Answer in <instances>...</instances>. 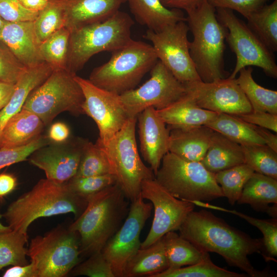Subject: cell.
Listing matches in <instances>:
<instances>
[{"mask_svg":"<svg viewBox=\"0 0 277 277\" xmlns=\"http://www.w3.org/2000/svg\"><path fill=\"white\" fill-rule=\"evenodd\" d=\"M179 234L201 250L222 256L231 266L239 268L251 277L272 276L267 269L258 270L248 256L259 253L266 261L262 239L253 238L227 224L206 210L192 211L179 228Z\"/></svg>","mask_w":277,"mask_h":277,"instance_id":"6da1fadb","label":"cell"},{"mask_svg":"<svg viewBox=\"0 0 277 277\" xmlns=\"http://www.w3.org/2000/svg\"><path fill=\"white\" fill-rule=\"evenodd\" d=\"M128 201L116 183L88 200L84 211L69 226L78 235L81 255L102 251L126 219Z\"/></svg>","mask_w":277,"mask_h":277,"instance_id":"7a4b0ae2","label":"cell"},{"mask_svg":"<svg viewBox=\"0 0 277 277\" xmlns=\"http://www.w3.org/2000/svg\"><path fill=\"white\" fill-rule=\"evenodd\" d=\"M87 203L74 193L67 182L46 178L12 202L3 217L12 230L27 233L30 225L38 218L72 213L76 219Z\"/></svg>","mask_w":277,"mask_h":277,"instance_id":"3957f363","label":"cell"},{"mask_svg":"<svg viewBox=\"0 0 277 277\" xmlns=\"http://www.w3.org/2000/svg\"><path fill=\"white\" fill-rule=\"evenodd\" d=\"M186 13L193 35L190 54L200 79L209 83L226 78L224 53L227 30L217 18L215 8L203 0Z\"/></svg>","mask_w":277,"mask_h":277,"instance_id":"277c9868","label":"cell"},{"mask_svg":"<svg viewBox=\"0 0 277 277\" xmlns=\"http://www.w3.org/2000/svg\"><path fill=\"white\" fill-rule=\"evenodd\" d=\"M134 22L130 15L117 11L108 19L70 32L67 70L76 74L98 53L112 52L127 44Z\"/></svg>","mask_w":277,"mask_h":277,"instance_id":"5b68a950","label":"cell"},{"mask_svg":"<svg viewBox=\"0 0 277 277\" xmlns=\"http://www.w3.org/2000/svg\"><path fill=\"white\" fill-rule=\"evenodd\" d=\"M157 61L152 45L132 39L112 51L108 62L92 70L89 80L99 88L120 95L135 88Z\"/></svg>","mask_w":277,"mask_h":277,"instance_id":"8992f818","label":"cell"},{"mask_svg":"<svg viewBox=\"0 0 277 277\" xmlns=\"http://www.w3.org/2000/svg\"><path fill=\"white\" fill-rule=\"evenodd\" d=\"M137 117H130L124 126L105 144H96L105 153L116 184L131 202L140 195L142 182L155 177L138 153L135 127Z\"/></svg>","mask_w":277,"mask_h":277,"instance_id":"52a82bcc","label":"cell"},{"mask_svg":"<svg viewBox=\"0 0 277 277\" xmlns=\"http://www.w3.org/2000/svg\"><path fill=\"white\" fill-rule=\"evenodd\" d=\"M155 179L182 200L205 202L224 197L214 173L200 162L187 161L170 152L163 157Z\"/></svg>","mask_w":277,"mask_h":277,"instance_id":"ba28073f","label":"cell"},{"mask_svg":"<svg viewBox=\"0 0 277 277\" xmlns=\"http://www.w3.org/2000/svg\"><path fill=\"white\" fill-rule=\"evenodd\" d=\"M27 255L33 264L34 277L65 276L80 261L78 235L69 227L58 226L32 238Z\"/></svg>","mask_w":277,"mask_h":277,"instance_id":"9c48e42d","label":"cell"},{"mask_svg":"<svg viewBox=\"0 0 277 277\" xmlns=\"http://www.w3.org/2000/svg\"><path fill=\"white\" fill-rule=\"evenodd\" d=\"M76 74L66 69H54L47 78L29 95L22 109L37 115L46 126L63 112L84 114V101Z\"/></svg>","mask_w":277,"mask_h":277,"instance_id":"30bf717a","label":"cell"},{"mask_svg":"<svg viewBox=\"0 0 277 277\" xmlns=\"http://www.w3.org/2000/svg\"><path fill=\"white\" fill-rule=\"evenodd\" d=\"M218 20L227 30L226 41L236 55L234 68L228 77L235 78L240 70L251 66L261 68L271 77H277V65L273 54L233 11L216 8Z\"/></svg>","mask_w":277,"mask_h":277,"instance_id":"8fae6325","label":"cell"},{"mask_svg":"<svg viewBox=\"0 0 277 277\" xmlns=\"http://www.w3.org/2000/svg\"><path fill=\"white\" fill-rule=\"evenodd\" d=\"M150 77L142 86L120 95L130 117L148 107L165 108L187 94L185 84L179 81L159 60L150 71Z\"/></svg>","mask_w":277,"mask_h":277,"instance_id":"7c38bea8","label":"cell"},{"mask_svg":"<svg viewBox=\"0 0 277 277\" xmlns=\"http://www.w3.org/2000/svg\"><path fill=\"white\" fill-rule=\"evenodd\" d=\"M186 22H179L157 32L148 29L143 36L152 43L158 60L184 84L202 81L190 56Z\"/></svg>","mask_w":277,"mask_h":277,"instance_id":"4fadbf2b","label":"cell"},{"mask_svg":"<svg viewBox=\"0 0 277 277\" xmlns=\"http://www.w3.org/2000/svg\"><path fill=\"white\" fill-rule=\"evenodd\" d=\"M140 194L154 208L151 228L140 248L149 247L170 231L178 230L195 206L191 202L174 197L155 177L142 182Z\"/></svg>","mask_w":277,"mask_h":277,"instance_id":"5bb4252c","label":"cell"},{"mask_svg":"<svg viewBox=\"0 0 277 277\" xmlns=\"http://www.w3.org/2000/svg\"><path fill=\"white\" fill-rule=\"evenodd\" d=\"M152 209V204L145 202L140 194L131 202L122 226L102 250L111 265L115 277H124L128 262L140 248L141 232Z\"/></svg>","mask_w":277,"mask_h":277,"instance_id":"9a60e30c","label":"cell"},{"mask_svg":"<svg viewBox=\"0 0 277 277\" xmlns=\"http://www.w3.org/2000/svg\"><path fill=\"white\" fill-rule=\"evenodd\" d=\"M75 79L82 88L84 101V114L95 123L99 131L96 142L105 144L111 139L130 118L120 95L99 88L89 80L76 75Z\"/></svg>","mask_w":277,"mask_h":277,"instance_id":"2e32d148","label":"cell"},{"mask_svg":"<svg viewBox=\"0 0 277 277\" xmlns=\"http://www.w3.org/2000/svg\"><path fill=\"white\" fill-rule=\"evenodd\" d=\"M185 85L187 94L202 108L233 115L252 111L235 78H224L209 83L197 81Z\"/></svg>","mask_w":277,"mask_h":277,"instance_id":"e0dca14e","label":"cell"},{"mask_svg":"<svg viewBox=\"0 0 277 277\" xmlns=\"http://www.w3.org/2000/svg\"><path fill=\"white\" fill-rule=\"evenodd\" d=\"M47 146V145H46ZM41 148L29 157L30 163L43 170L46 178L64 183L76 174L82 154V142L63 143Z\"/></svg>","mask_w":277,"mask_h":277,"instance_id":"ac0fdd59","label":"cell"},{"mask_svg":"<svg viewBox=\"0 0 277 277\" xmlns=\"http://www.w3.org/2000/svg\"><path fill=\"white\" fill-rule=\"evenodd\" d=\"M137 120L140 151L155 175L163 157L169 152V129L153 107L140 113Z\"/></svg>","mask_w":277,"mask_h":277,"instance_id":"d6986e66","label":"cell"},{"mask_svg":"<svg viewBox=\"0 0 277 277\" xmlns=\"http://www.w3.org/2000/svg\"><path fill=\"white\" fill-rule=\"evenodd\" d=\"M0 40L26 68L45 62L40 54L39 43L32 21H5L0 29Z\"/></svg>","mask_w":277,"mask_h":277,"instance_id":"ffe728a7","label":"cell"},{"mask_svg":"<svg viewBox=\"0 0 277 277\" xmlns=\"http://www.w3.org/2000/svg\"><path fill=\"white\" fill-rule=\"evenodd\" d=\"M64 27L70 32L104 21L119 10L126 0H60Z\"/></svg>","mask_w":277,"mask_h":277,"instance_id":"44dd1931","label":"cell"},{"mask_svg":"<svg viewBox=\"0 0 277 277\" xmlns=\"http://www.w3.org/2000/svg\"><path fill=\"white\" fill-rule=\"evenodd\" d=\"M214 131L205 126L169 129V152L191 162H201Z\"/></svg>","mask_w":277,"mask_h":277,"instance_id":"7402d4cb","label":"cell"},{"mask_svg":"<svg viewBox=\"0 0 277 277\" xmlns=\"http://www.w3.org/2000/svg\"><path fill=\"white\" fill-rule=\"evenodd\" d=\"M239 204H248L254 210L276 219L277 179L254 172L245 183Z\"/></svg>","mask_w":277,"mask_h":277,"instance_id":"603a6c76","label":"cell"},{"mask_svg":"<svg viewBox=\"0 0 277 277\" xmlns=\"http://www.w3.org/2000/svg\"><path fill=\"white\" fill-rule=\"evenodd\" d=\"M45 126L34 113L22 109L9 118L0 134V148L25 146L41 136Z\"/></svg>","mask_w":277,"mask_h":277,"instance_id":"cb8c5ba5","label":"cell"},{"mask_svg":"<svg viewBox=\"0 0 277 277\" xmlns=\"http://www.w3.org/2000/svg\"><path fill=\"white\" fill-rule=\"evenodd\" d=\"M156 110L169 129L205 125L217 114L198 106L187 93L170 106Z\"/></svg>","mask_w":277,"mask_h":277,"instance_id":"d4e9b609","label":"cell"},{"mask_svg":"<svg viewBox=\"0 0 277 277\" xmlns=\"http://www.w3.org/2000/svg\"><path fill=\"white\" fill-rule=\"evenodd\" d=\"M53 70L46 62L26 68L15 84L9 101L0 111V134L8 120L21 110L30 93L43 83Z\"/></svg>","mask_w":277,"mask_h":277,"instance_id":"484cf974","label":"cell"},{"mask_svg":"<svg viewBox=\"0 0 277 277\" xmlns=\"http://www.w3.org/2000/svg\"><path fill=\"white\" fill-rule=\"evenodd\" d=\"M136 21L154 32L180 21H186L181 10L169 9L161 0H126Z\"/></svg>","mask_w":277,"mask_h":277,"instance_id":"4316f807","label":"cell"},{"mask_svg":"<svg viewBox=\"0 0 277 277\" xmlns=\"http://www.w3.org/2000/svg\"><path fill=\"white\" fill-rule=\"evenodd\" d=\"M201 163L213 173L244 164L242 146L214 131L208 150Z\"/></svg>","mask_w":277,"mask_h":277,"instance_id":"83f0119b","label":"cell"},{"mask_svg":"<svg viewBox=\"0 0 277 277\" xmlns=\"http://www.w3.org/2000/svg\"><path fill=\"white\" fill-rule=\"evenodd\" d=\"M168 268L162 238L148 247L140 248L128 262L124 277H140L154 275Z\"/></svg>","mask_w":277,"mask_h":277,"instance_id":"f1b7e54d","label":"cell"},{"mask_svg":"<svg viewBox=\"0 0 277 277\" xmlns=\"http://www.w3.org/2000/svg\"><path fill=\"white\" fill-rule=\"evenodd\" d=\"M168 263L167 269H175L198 263L209 258L204 251L175 231H170L163 237Z\"/></svg>","mask_w":277,"mask_h":277,"instance_id":"f546056e","label":"cell"},{"mask_svg":"<svg viewBox=\"0 0 277 277\" xmlns=\"http://www.w3.org/2000/svg\"><path fill=\"white\" fill-rule=\"evenodd\" d=\"M205 126L241 145H266L263 139L254 130L253 124L247 123L235 115L217 113L212 121Z\"/></svg>","mask_w":277,"mask_h":277,"instance_id":"4dcf8cb0","label":"cell"},{"mask_svg":"<svg viewBox=\"0 0 277 277\" xmlns=\"http://www.w3.org/2000/svg\"><path fill=\"white\" fill-rule=\"evenodd\" d=\"M250 67L239 71L237 83L249 101L252 110L277 114V91L260 86L252 77Z\"/></svg>","mask_w":277,"mask_h":277,"instance_id":"1f68e13d","label":"cell"},{"mask_svg":"<svg viewBox=\"0 0 277 277\" xmlns=\"http://www.w3.org/2000/svg\"><path fill=\"white\" fill-rule=\"evenodd\" d=\"M247 26L272 52L277 51V0L247 18Z\"/></svg>","mask_w":277,"mask_h":277,"instance_id":"d6a6232c","label":"cell"},{"mask_svg":"<svg viewBox=\"0 0 277 277\" xmlns=\"http://www.w3.org/2000/svg\"><path fill=\"white\" fill-rule=\"evenodd\" d=\"M28 240L27 233L15 230L0 232V271L5 267L29 263L25 247Z\"/></svg>","mask_w":277,"mask_h":277,"instance_id":"836d02e7","label":"cell"},{"mask_svg":"<svg viewBox=\"0 0 277 277\" xmlns=\"http://www.w3.org/2000/svg\"><path fill=\"white\" fill-rule=\"evenodd\" d=\"M254 172L251 168L244 163L214 173L224 197H227L231 206L237 202L245 183Z\"/></svg>","mask_w":277,"mask_h":277,"instance_id":"e575fe53","label":"cell"},{"mask_svg":"<svg viewBox=\"0 0 277 277\" xmlns=\"http://www.w3.org/2000/svg\"><path fill=\"white\" fill-rule=\"evenodd\" d=\"M195 205L227 212L236 215L259 229L263 235V243L265 253L270 261L276 262L277 256V219H259L234 210H229L212 205L201 201H194Z\"/></svg>","mask_w":277,"mask_h":277,"instance_id":"d590c367","label":"cell"},{"mask_svg":"<svg viewBox=\"0 0 277 277\" xmlns=\"http://www.w3.org/2000/svg\"><path fill=\"white\" fill-rule=\"evenodd\" d=\"M70 32L63 27L39 44L43 61L54 69H66Z\"/></svg>","mask_w":277,"mask_h":277,"instance_id":"8d00e7d4","label":"cell"},{"mask_svg":"<svg viewBox=\"0 0 277 277\" xmlns=\"http://www.w3.org/2000/svg\"><path fill=\"white\" fill-rule=\"evenodd\" d=\"M241 146L246 164L255 172L277 179V152L266 145Z\"/></svg>","mask_w":277,"mask_h":277,"instance_id":"74e56055","label":"cell"},{"mask_svg":"<svg viewBox=\"0 0 277 277\" xmlns=\"http://www.w3.org/2000/svg\"><path fill=\"white\" fill-rule=\"evenodd\" d=\"M112 174L106 156L96 143L82 142V154L76 174L74 176H90Z\"/></svg>","mask_w":277,"mask_h":277,"instance_id":"f35d334b","label":"cell"},{"mask_svg":"<svg viewBox=\"0 0 277 277\" xmlns=\"http://www.w3.org/2000/svg\"><path fill=\"white\" fill-rule=\"evenodd\" d=\"M34 30L39 44L64 27V13L60 0H49L33 21Z\"/></svg>","mask_w":277,"mask_h":277,"instance_id":"ab89813d","label":"cell"},{"mask_svg":"<svg viewBox=\"0 0 277 277\" xmlns=\"http://www.w3.org/2000/svg\"><path fill=\"white\" fill-rule=\"evenodd\" d=\"M245 273L229 271L215 265L209 258L198 263L175 269H167L152 277H246Z\"/></svg>","mask_w":277,"mask_h":277,"instance_id":"60d3db41","label":"cell"},{"mask_svg":"<svg viewBox=\"0 0 277 277\" xmlns=\"http://www.w3.org/2000/svg\"><path fill=\"white\" fill-rule=\"evenodd\" d=\"M70 190L86 200L104 189L116 183L111 174L90 176H74L67 182Z\"/></svg>","mask_w":277,"mask_h":277,"instance_id":"b9f144b4","label":"cell"},{"mask_svg":"<svg viewBox=\"0 0 277 277\" xmlns=\"http://www.w3.org/2000/svg\"><path fill=\"white\" fill-rule=\"evenodd\" d=\"M72 275L89 277H115L109 262L102 251L94 253L79 263L70 272Z\"/></svg>","mask_w":277,"mask_h":277,"instance_id":"7bdbcfd3","label":"cell"},{"mask_svg":"<svg viewBox=\"0 0 277 277\" xmlns=\"http://www.w3.org/2000/svg\"><path fill=\"white\" fill-rule=\"evenodd\" d=\"M48 139L42 136L19 147L0 148V169L25 161L35 151L46 146Z\"/></svg>","mask_w":277,"mask_h":277,"instance_id":"ee69618b","label":"cell"},{"mask_svg":"<svg viewBox=\"0 0 277 277\" xmlns=\"http://www.w3.org/2000/svg\"><path fill=\"white\" fill-rule=\"evenodd\" d=\"M26 69L0 40V82L14 85Z\"/></svg>","mask_w":277,"mask_h":277,"instance_id":"f6af8a7d","label":"cell"},{"mask_svg":"<svg viewBox=\"0 0 277 277\" xmlns=\"http://www.w3.org/2000/svg\"><path fill=\"white\" fill-rule=\"evenodd\" d=\"M38 13L25 9L18 0H0V16L5 21L33 22Z\"/></svg>","mask_w":277,"mask_h":277,"instance_id":"bcb514c9","label":"cell"},{"mask_svg":"<svg viewBox=\"0 0 277 277\" xmlns=\"http://www.w3.org/2000/svg\"><path fill=\"white\" fill-rule=\"evenodd\" d=\"M215 9L235 11L245 18L265 5L268 0H207Z\"/></svg>","mask_w":277,"mask_h":277,"instance_id":"7dc6e473","label":"cell"},{"mask_svg":"<svg viewBox=\"0 0 277 277\" xmlns=\"http://www.w3.org/2000/svg\"><path fill=\"white\" fill-rule=\"evenodd\" d=\"M243 121L277 132V114L265 111H254L235 115Z\"/></svg>","mask_w":277,"mask_h":277,"instance_id":"c3c4849f","label":"cell"},{"mask_svg":"<svg viewBox=\"0 0 277 277\" xmlns=\"http://www.w3.org/2000/svg\"><path fill=\"white\" fill-rule=\"evenodd\" d=\"M70 135V130L64 123L57 122L52 124L48 131L47 139L55 144L65 142Z\"/></svg>","mask_w":277,"mask_h":277,"instance_id":"681fc988","label":"cell"},{"mask_svg":"<svg viewBox=\"0 0 277 277\" xmlns=\"http://www.w3.org/2000/svg\"><path fill=\"white\" fill-rule=\"evenodd\" d=\"M17 186V180L13 174L8 172L0 173V202L11 193Z\"/></svg>","mask_w":277,"mask_h":277,"instance_id":"f907efd6","label":"cell"},{"mask_svg":"<svg viewBox=\"0 0 277 277\" xmlns=\"http://www.w3.org/2000/svg\"><path fill=\"white\" fill-rule=\"evenodd\" d=\"M3 277H34L33 266L31 262L25 265H14L7 269Z\"/></svg>","mask_w":277,"mask_h":277,"instance_id":"816d5d0a","label":"cell"},{"mask_svg":"<svg viewBox=\"0 0 277 277\" xmlns=\"http://www.w3.org/2000/svg\"><path fill=\"white\" fill-rule=\"evenodd\" d=\"M203 0H161L163 5L169 9L184 10L186 12L198 6Z\"/></svg>","mask_w":277,"mask_h":277,"instance_id":"f5cc1de1","label":"cell"},{"mask_svg":"<svg viewBox=\"0 0 277 277\" xmlns=\"http://www.w3.org/2000/svg\"><path fill=\"white\" fill-rule=\"evenodd\" d=\"M253 128L258 134L263 139L265 144L274 151L277 152V135L272 133L270 130L253 125Z\"/></svg>","mask_w":277,"mask_h":277,"instance_id":"db71d44e","label":"cell"},{"mask_svg":"<svg viewBox=\"0 0 277 277\" xmlns=\"http://www.w3.org/2000/svg\"><path fill=\"white\" fill-rule=\"evenodd\" d=\"M14 85L0 82V111L9 101L14 89Z\"/></svg>","mask_w":277,"mask_h":277,"instance_id":"11a10c76","label":"cell"},{"mask_svg":"<svg viewBox=\"0 0 277 277\" xmlns=\"http://www.w3.org/2000/svg\"><path fill=\"white\" fill-rule=\"evenodd\" d=\"M49 0H18L19 3L25 9L39 12L47 5Z\"/></svg>","mask_w":277,"mask_h":277,"instance_id":"9f6ffc18","label":"cell"},{"mask_svg":"<svg viewBox=\"0 0 277 277\" xmlns=\"http://www.w3.org/2000/svg\"><path fill=\"white\" fill-rule=\"evenodd\" d=\"M3 217V214H0V232H4L10 231L12 230L8 226L3 225L1 220Z\"/></svg>","mask_w":277,"mask_h":277,"instance_id":"6f0895ef","label":"cell"},{"mask_svg":"<svg viewBox=\"0 0 277 277\" xmlns=\"http://www.w3.org/2000/svg\"><path fill=\"white\" fill-rule=\"evenodd\" d=\"M5 21L3 20L0 16V29L2 27Z\"/></svg>","mask_w":277,"mask_h":277,"instance_id":"680465c9","label":"cell"}]
</instances>
